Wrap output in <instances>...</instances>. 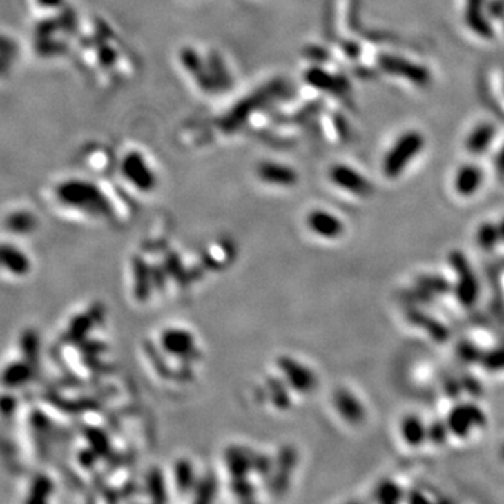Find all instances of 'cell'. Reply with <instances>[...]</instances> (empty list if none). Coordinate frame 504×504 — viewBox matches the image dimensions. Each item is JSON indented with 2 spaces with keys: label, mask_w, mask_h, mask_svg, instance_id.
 Returning a JSON list of instances; mask_svg holds the SVG:
<instances>
[{
  "label": "cell",
  "mask_w": 504,
  "mask_h": 504,
  "mask_svg": "<svg viewBox=\"0 0 504 504\" xmlns=\"http://www.w3.org/2000/svg\"><path fill=\"white\" fill-rule=\"evenodd\" d=\"M59 204L91 217H111L114 209L110 199L97 184L83 178H69L55 186Z\"/></svg>",
  "instance_id": "obj_1"
},
{
  "label": "cell",
  "mask_w": 504,
  "mask_h": 504,
  "mask_svg": "<svg viewBox=\"0 0 504 504\" xmlns=\"http://www.w3.org/2000/svg\"><path fill=\"white\" fill-rule=\"evenodd\" d=\"M206 66L213 93L229 91L233 86V77L226 66L224 59L217 52H211L206 58Z\"/></svg>",
  "instance_id": "obj_21"
},
{
  "label": "cell",
  "mask_w": 504,
  "mask_h": 504,
  "mask_svg": "<svg viewBox=\"0 0 504 504\" xmlns=\"http://www.w3.org/2000/svg\"><path fill=\"white\" fill-rule=\"evenodd\" d=\"M272 467L273 463L268 456H265L262 452L252 451V472H257L261 476H265L272 472Z\"/></svg>",
  "instance_id": "obj_40"
},
{
  "label": "cell",
  "mask_w": 504,
  "mask_h": 504,
  "mask_svg": "<svg viewBox=\"0 0 504 504\" xmlns=\"http://www.w3.org/2000/svg\"><path fill=\"white\" fill-rule=\"evenodd\" d=\"M52 492V482L46 476H38L31 486L30 490V503H41L48 498V496Z\"/></svg>",
  "instance_id": "obj_36"
},
{
  "label": "cell",
  "mask_w": 504,
  "mask_h": 504,
  "mask_svg": "<svg viewBox=\"0 0 504 504\" xmlns=\"http://www.w3.org/2000/svg\"><path fill=\"white\" fill-rule=\"evenodd\" d=\"M481 363L490 373L504 371V345L483 353Z\"/></svg>",
  "instance_id": "obj_35"
},
{
  "label": "cell",
  "mask_w": 504,
  "mask_h": 504,
  "mask_svg": "<svg viewBox=\"0 0 504 504\" xmlns=\"http://www.w3.org/2000/svg\"><path fill=\"white\" fill-rule=\"evenodd\" d=\"M160 345L170 356L178 358L182 362L197 358L196 339L192 332L184 328H167L162 332Z\"/></svg>",
  "instance_id": "obj_9"
},
{
  "label": "cell",
  "mask_w": 504,
  "mask_h": 504,
  "mask_svg": "<svg viewBox=\"0 0 504 504\" xmlns=\"http://www.w3.org/2000/svg\"><path fill=\"white\" fill-rule=\"evenodd\" d=\"M407 500L408 501H411V503H418V501H427V497L426 496H422L419 492H411L409 493V496L407 497Z\"/></svg>",
  "instance_id": "obj_44"
},
{
  "label": "cell",
  "mask_w": 504,
  "mask_h": 504,
  "mask_svg": "<svg viewBox=\"0 0 504 504\" xmlns=\"http://www.w3.org/2000/svg\"><path fill=\"white\" fill-rule=\"evenodd\" d=\"M408 317H409V320H411L414 324H416V325H419V327H422V328L427 329V332L432 335V338H433V339H436V340H443V339H445V338H447V331H445V328H444L440 322H436L434 320H432V318L426 317L425 314H422V313H419V311H411V313L408 314Z\"/></svg>",
  "instance_id": "obj_32"
},
{
  "label": "cell",
  "mask_w": 504,
  "mask_h": 504,
  "mask_svg": "<svg viewBox=\"0 0 504 504\" xmlns=\"http://www.w3.org/2000/svg\"><path fill=\"white\" fill-rule=\"evenodd\" d=\"M132 275H133V295L137 301H144L151 295L153 290V278H151V266L140 258L132 260Z\"/></svg>",
  "instance_id": "obj_17"
},
{
  "label": "cell",
  "mask_w": 504,
  "mask_h": 504,
  "mask_svg": "<svg viewBox=\"0 0 504 504\" xmlns=\"http://www.w3.org/2000/svg\"><path fill=\"white\" fill-rule=\"evenodd\" d=\"M500 458L504 461V444L501 445V448H500Z\"/></svg>",
  "instance_id": "obj_49"
},
{
  "label": "cell",
  "mask_w": 504,
  "mask_h": 504,
  "mask_svg": "<svg viewBox=\"0 0 504 504\" xmlns=\"http://www.w3.org/2000/svg\"><path fill=\"white\" fill-rule=\"evenodd\" d=\"M425 147V137L418 130L403 132L389 147L382 160V173L387 178H398L419 156Z\"/></svg>",
  "instance_id": "obj_2"
},
{
  "label": "cell",
  "mask_w": 504,
  "mask_h": 504,
  "mask_svg": "<svg viewBox=\"0 0 504 504\" xmlns=\"http://www.w3.org/2000/svg\"><path fill=\"white\" fill-rule=\"evenodd\" d=\"M420 289L426 293H444L448 289V284L443 278L436 276H423L419 279Z\"/></svg>",
  "instance_id": "obj_41"
},
{
  "label": "cell",
  "mask_w": 504,
  "mask_h": 504,
  "mask_svg": "<svg viewBox=\"0 0 504 504\" xmlns=\"http://www.w3.org/2000/svg\"><path fill=\"white\" fill-rule=\"evenodd\" d=\"M475 241L478 246L485 252H492L497 248V245L501 242L498 235L497 223L492 222H483L479 224L475 233Z\"/></svg>",
  "instance_id": "obj_27"
},
{
  "label": "cell",
  "mask_w": 504,
  "mask_h": 504,
  "mask_svg": "<svg viewBox=\"0 0 504 504\" xmlns=\"http://www.w3.org/2000/svg\"><path fill=\"white\" fill-rule=\"evenodd\" d=\"M231 492L233 494L242 501H251L254 500L255 496V489L252 486V483L248 481V476H242V478H231Z\"/></svg>",
  "instance_id": "obj_37"
},
{
  "label": "cell",
  "mask_w": 504,
  "mask_h": 504,
  "mask_svg": "<svg viewBox=\"0 0 504 504\" xmlns=\"http://www.w3.org/2000/svg\"><path fill=\"white\" fill-rule=\"evenodd\" d=\"M483 182V173L479 167L467 164L463 166L454 177V189L464 197L475 195Z\"/></svg>",
  "instance_id": "obj_19"
},
{
  "label": "cell",
  "mask_w": 504,
  "mask_h": 504,
  "mask_svg": "<svg viewBox=\"0 0 504 504\" xmlns=\"http://www.w3.org/2000/svg\"><path fill=\"white\" fill-rule=\"evenodd\" d=\"M333 407L339 416L350 425H360L367 416L362 400L347 388H339L335 391Z\"/></svg>",
  "instance_id": "obj_14"
},
{
  "label": "cell",
  "mask_w": 504,
  "mask_h": 504,
  "mask_svg": "<svg viewBox=\"0 0 504 504\" xmlns=\"http://www.w3.org/2000/svg\"><path fill=\"white\" fill-rule=\"evenodd\" d=\"M224 458L231 478L248 476L252 472V449L233 445L226 449Z\"/></svg>",
  "instance_id": "obj_18"
},
{
  "label": "cell",
  "mask_w": 504,
  "mask_h": 504,
  "mask_svg": "<svg viewBox=\"0 0 504 504\" xmlns=\"http://www.w3.org/2000/svg\"><path fill=\"white\" fill-rule=\"evenodd\" d=\"M94 325V314L93 311L91 313H84L81 316H77L72 324H70V328H69V332H68V336L70 340L73 342H77V340H83L87 335L88 331H91Z\"/></svg>",
  "instance_id": "obj_34"
},
{
  "label": "cell",
  "mask_w": 504,
  "mask_h": 504,
  "mask_svg": "<svg viewBox=\"0 0 504 504\" xmlns=\"http://www.w3.org/2000/svg\"><path fill=\"white\" fill-rule=\"evenodd\" d=\"M197 481L193 464L186 458H180L174 465V482L180 492L188 493L193 490Z\"/></svg>",
  "instance_id": "obj_25"
},
{
  "label": "cell",
  "mask_w": 504,
  "mask_h": 504,
  "mask_svg": "<svg viewBox=\"0 0 504 504\" xmlns=\"http://www.w3.org/2000/svg\"><path fill=\"white\" fill-rule=\"evenodd\" d=\"M0 268L14 276H26L31 271V261L14 245L0 244Z\"/></svg>",
  "instance_id": "obj_16"
},
{
  "label": "cell",
  "mask_w": 504,
  "mask_h": 504,
  "mask_svg": "<svg viewBox=\"0 0 504 504\" xmlns=\"http://www.w3.org/2000/svg\"><path fill=\"white\" fill-rule=\"evenodd\" d=\"M493 137H494V129L492 125H489V124L479 125L471 132V135L467 140V147L475 155L483 153V151L489 147Z\"/></svg>",
  "instance_id": "obj_28"
},
{
  "label": "cell",
  "mask_w": 504,
  "mask_h": 504,
  "mask_svg": "<svg viewBox=\"0 0 504 504\" xmlns=\"http://www.w3.org/2000/svg\"><path fill=\"white\" fill-rule=\"evenodd\" d=\"M164 269L167 272V275L170 278H173L177 283H184L188 280L186 278V271L181 262V260L175 255V254H170L166 260V264H164Z\"/></svg>",
  "instance_id": "obj_39"
},
{
  "label": "cell",
  "mask_w": 504,
  "mask_h": 504,
  "mask_svg": "<svg viewBox=\"0 0 504 504\" xmlns=\"http://www.w3.org/2000/svg\"><path fill=\"white\" fill-rule=\"evenodd\" d=\"M448 264L456 273V283L452 284L454 295L461 306L474 307L479 298L481 286L468 258L461 251H451Z\"/></svg>",
  "instance_id": "obj_3"
},
{
  "label": "cell",
  "mask_w": 504,
  "mask_h": 504,
  "mask_svg": "<svg viewBox=\"0 0 504 504\" xmlns=\"http://www.w3.org/2000/svg\"><path fill=\"white\" fill-rule=\"evenodd\" d=\"M5 227L14 234H30L38 227V219L32 212L20 209L6 216Z\"/></svg>",
  "instance_id": "obj_24"
},
{
  "label": "cell",
  "mask_w": 504,
  "mask_h": 504,
  "mask_svg": "<svg viewBox=\"0 0 504 504\" xmlns=\"http://www.w3.org/2000/svg\"><path fill=\"white\" fill-rule=\"evenodd\" d=\"M374 497L381 504H396L405 498V492H403V489L396 482L385 479L377 485L374 490Z\"/></svg>",
  "instance_id": "obj_29"
},
{
  "label": "cell",
  "mask_w": 504,
  "mask_h": 504,
  "mask_svg": "<svg viewBox=\"0 0 504 504\" xmlns=\"http://www.w3.org/2000/svg\"><path fill=\"white\" fill-rule=\"evenodd\" d=\"M307 227L316 235L325 240L340 238L345 233L343 220L325 209H313L306 217Z\"/></svg>",
  "instance_id": "obj_11"
},
{
  "label": "cell",
  "mask_w": 504,
  "mask_h": 504,
  "mask_svg": "<svg viewBox=\"0 0 504 504\" xmlns=\"http://www.w3.org/2000/svg\"><path fill=\"white\" fill-rule=\"evenodd\" d=\"M497 229H498V235H500V241L504 242V217L497 223Z\"/></svg>",
  "instance_id": "obj_46"
},
{
  "label": "cell",
  "mask_w": 504,
  "mask_h": 504,
  "mask_svg": "<svg viewBox=\"0 0 504 504\" xmlns=\"http://www.w3.org/2000/svg\"><path fill=\"white\" fill-rule=\"evenodd\" d=\"M119 171L125 181L143 193L155 191L157 186V175L148 164L142 151L133 148L126 151L119 163Z\"/></svg>",
  "instance_id": "obj_4"
},
{
  "label": "cell",
  "mask_w": 504,
  "mask_h": 504,
  "mask_svg": "<svg viewBox=\"0 0 504 504\" xmlns=\"http://www.w3.org/2000/svg\"><path fill=\"white\" fill-rule=\"evenodd\" d=\"M400 438L409 447H419L427 441V425L418 415H407L399 423Z\"/></svg>",
  "instance_id": "obj_20"
},
{
  "label": "cell",
  "mask_w": 504,
  "mask_h": 504,
  "mask_svg": "<svg viewBox=\"0 0 504 504\" xmlns=\"http://www.w3.org/2000/svg\"><path fill=\"white\" fill-rule=\"evenodd\" d=\"M193 492L195 501L197 503H209L215 500L217 493V481L215 475H205L202 479H197Z\"/></svg>",
  "instance_id": "obj_31"
},
{
  "label": "cell",
  "mask_w": 504,
  "mask_h": 504,
  "mask_svg": "<svg viewBox=\"0 0 504 504\" xmlns=\"http://www.w3.org/2000/svg\"><path fill=\"white\" fill-rule=\"evenodd\" d=\"M257 175L261 182L272 186L291 188L298 184V173L283 163L265 160L257 167Z\"/></svg>",
  "instance_id": "obj_13"
},
{
  "label": "cell",
  "mask_w": 504,
  "mask_h": 504,
  "mask_svg": "<svg viewBox=\"0 0 504 504\" xmlns=\"http://www.w3.org/2000/svg\"><path fill=\"white\" fill-rule=\"evenodd\" d=\"M278 367L280 369L286 384L298 394H310L317 388L318 380L316 373L290 356L278 358Z\"/></svg>",
  "instance_id": "obj_8"
},
{
  "label": "cell",
  "mask_w": 504,
  "mask_h": 504,
  "mask_svg": "<svg viewBox=\"0 0 504 504\" xmlns=\"http://www.w3.org/2000/svg\"><path fill=\"white\" fill-rule=\"evenodd\" d=\"M306 80L313 86L322 91H329L333 94H339L340 91H346V81L342 77L333 76L322 69L313 68L307 72Z\"/></svg>",
  "instance_id": "obj_23"
},
{
  "label": "cell",
  "mask_w": 504,
  "mask_h": 504,
  "mask_svg": "<svg viewBox=\"0 0 504 504\" xmlns=\"http://www.w3.org/2000/svg\"><path fill=\"white\" fill-rule=\"evenodd\" d=\"M458 355L464 362L475 363V362H481L483 353L478 349L476 345H474L471 342H465V343L458 345Z\"/></svg>",
  "instance_id": "obj_42"
},
{
  "label": "cell",
  "mask_w": 504,
  "mask_h": 504,
  "mask_svg": "<svg viewBox=\"0 0 504 504\" xmlns=\"http://www.w3.org/2000/svg\"><path fill=\"white\" fill-rule=\"evenodd\" d=\"M21 345V353L24 355V360L30 363L32 367L37 366L38 358H39V340L38 335L34 331H27L21 336L20 340Z\"/></svg>",
  "instance_id": "obj_33"
},
{
  "label": "cell",
  "mask_w": 504,
  "mask_h": 504,
  "mask_svg": "<svg viewBox=\"0 0 504 504\" xmlns=\"http://www.w3.org/2000/svg\"><path fill=\"white\" fill-rule=\"evenodd\" d=\"M287 384L286 381L283 382L282 380L276 378V377H269L266 380V388H268V394L269 398L273 403V407L278 408L279 411H287L291 407V396L287 391Z\"/></svg>",
  "instance_id": "obj_26"
},
{
  "label": "cell",
  "mask_w": 504,
  "mask_h": 504,
  "mask_svg": "<svg viewBox=\"0 0 504 504\" xmlns=\"http://www.w3.org/2000/svg\"><path fill=\"white\" fill-rule=\"evenodd\" d=\"M297 451L294 447H283L272 467V489L275 494H284L289 489L293 471L297 465Z\"/></svg>",
  "instance_id": "obj_12"
},
{
  "label": "cell",
  "mask_w": 504,
  "mask_h": 504,
  "mask_svg": "<svg viewBox=\"0 0 504 504\" xmlns=\"http://www.w3.org/2000/svg\"><path fill=\"white\" fill-rule=\"evenodd\" d=\"M6 59L0 55V75H3L6 72Z\"/></svg>",
  "instance_id": "obj_47"
},
{
  "label": "cell",
  "mask_w": 504,
  "mask_h": 504,
  "mask_svg": "<svg viewBox=\"0 0 504 504\" xmlns=\"http://www.w3.org/2000/svg\"><path fill=\"white\" fill-rule=\"evenodd\" d=\"M16 408H17V400L14 396L12 395L0 396V414L3 416H13Z\"/></svg>",
  "instance_id": "obj_43"
},
{
  "label": "cell",
  "mask_w": 504,
  "mask_h": 504,
  "mask_svg": "<svg viewBox=\"0 0 504 504\" xmlns=\"http://www.w3.org/2000/svg\"><path fill=\"white\" fill-rule=\"evenodd\" d=\"M34 376V367L26 360L13 362L5 367L0 376V381L8 388H16L27 381H30Z\"/></svg>",
  "instance_id": "obj_22"
},
{
  "label": "cell",
  "mask_w": 504,
  "mask_h": 504,
  "mask_svg": "<svg viewBox=\"0 0 504 504\" xmlns=\"http://www.w3.org/2000/svg\"><path fill=\"white\" fill-rule=\"evenodd\" d=\"M380 66L385 73L403 77L416 86H425L430 80L427 69L396 55H382L380 58Z\"/></svg>",
  "instance_id": "obj_10"
},
{
  "label": "cell",
  "mask_w": 504,
  "mask_h": 504,
  "mask_svg": "<svg viewBox=\"0 0 504 504\" xmlns=\"http://www.w3.org/2000/svg\"><path fill=\"white\" fill-rule=\"evenodd\" d=\"M449 437L445 420H433L427 425V441L434 445H443Z\"/></svg>",
  "instance_id": "obj_38"
},
{
  "label": "cell",
  "mask_w": 504,
  "mask_h": 504,
  "mask_svg": "<svg viewBox=\"0 0 504 504\" xmlns=\"http://www.w3.org/2000/svg\"><path fill=\"white\" fill-rule=\"evenodd\" d=\"M62 0H38V3L43 8H54V6H59Z\"/></svg>",
  "instance_id": "obj_45"
},
{
  "label": "cell",
  "mask_w": 504,
  "mask_h": 504,
  "mask_svg": "<svg viewBox=\"0 0 504 504\" xmlns=\"http://www.w3.org/2000/svg\"><path fill=\"white\" fill-rule=\"evenodd\" d=\"M487 418L485 411L476 403H458L448 412L445 423L449 436L457 438H468L474 432L486 426Z\"/></svg>",
  "instance_id": "obj_5"
},
{
  "label": "cell",
  "mask_w": 504,
  "mask_h": 504,
  "mask_svg": "<svg viewBox=\"0 0 504 504\" xmlns=\"http://www.w3.org/2000/svg\"><path fill=\"white\" fill-rule=\"evenodd\" d=\"M147 492L153 501L157 503L167 501L166 479L160 468L150 469V472L147 474Z\"/></svg>",
  "instance_id": "obj_30"
},
{
  "label": "cell",
  "mask_w": 504,
  "mask_h": 504,
  "mask_svg": "<svg viewBox=\"0 0 504 504\" xmlns=\"http://www.w3.org/2000/svg\"><path fill=\"white\" fill-rule=\"evenodd\" d=\"M180 59H181L184 69L193 77V80L196 81L199 88L205 93L213 94V88H212V83H211V77H209L208 66H206V58H202V55L197 52L196 49L186 46V48L181 49Z\"/></svg>",
  "instance_id": "obj_15"
},
{
  "label": "cell",
  "mask_w": 504,
  "mask_h": 504,
  "mask_svg": "<svg viewBox=\"0 0 504 504\" xmlns=\"http://www.w3.org/2000/svg\"><path fill=\"white\" fill-rule=\"evenodd\" d=\"M282 90H283V84L280 81H273V83L260 88L258 91L252 93L251 95L244 98L241 103L237 107H234L230 111V114L223 119V128L227 130L238 129L242 125V122L246 118H249L252 111L264 107L268 101H271L275 95L280 94Z\"/></svg>",
  "instance_id": "obj_6"
},
{
  "label": "cell",
  "mask_w": 504,
  "mask_h": 504,
  "mask_svg": "<svg viewBox=\"0 0 504 504\" xmlns=\"http://www.w3.org/2000/svg\"><path fill=\"white\" fill-rule=\"evenodd\" d=\"M498 170L501 173H504V148H503V151L500 153V157H498Z\"/></svg>",
  "instance_id": "obj_48"
},
{
  "label": "cell",
  "mask_w": 504,
  "mask_h": 504,
  "mask_svg": "<svg viewBox=\"0 0 504 504\" xmlns=\"http://www.w3.org/2000/svg\"><path fill=\"white\" fill-rule=\"evenodd\" d=\"M328 177L335 186L359 197H369L374 191L373 184L360 171L345 163L333 164L329 168Z\"/></svg>",
  "instance_id": "obj_7"
}]
</instances>
